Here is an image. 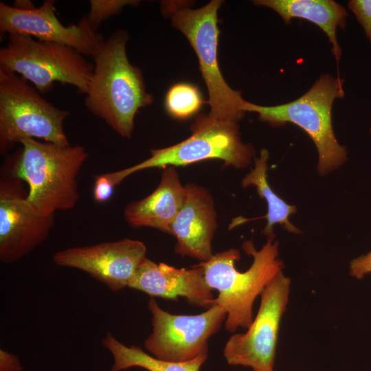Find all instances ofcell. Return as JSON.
Instances as JSON below:
<instances>
[{
	"mask_svg": "<svg viewBox=\"0 0 371 371\" xmlns=\"http://www.w3.org/2000/svg\"><path fill=\"white\" fill-rule=\"evenodd\" d=\"M126 31L118 30L103 40L91 56L93 73L85 105L122 137L130 139L136 114L153 102L141 69L128 60Z\"/></svg>",
	"mask_w": 371,
	"mask_h": 371,
	"instance_id": "6da1fadb",
	"label": "cell"
},
{
	"mask_svg": "<svg viewBox=\"0 0 371 371\" xmlns=\"http://www.w3.org/2000/svg\"><path fill=\"white\" fill-rule=\"evenodd\" d=\"M242 247L253 257L251 265L244 272L236 268L240 254L234 248L218 252L207 261L199 263L203 268L207 285L218 292L213 305L225 311V328L231 333L250 326L256 298L284 268L278 258V243L274 240V235L267 237L260 250L255 249L251 240L245 241Z\"/></svg>",
	"mask_w": 371,
	"mask_h": 371,
	"instance_id": "7a4b0ae2",
	"label": "cell"
},
{
	"mask_svg": "<svg viewBox=\"0 0 371 371\" xmlns=\"http://www.w3.org/2000/svg\"><path fill=\"white\" fill-rule=\"evenodd\" d=\"M20 144L12 175L27 183V201L45 216L74 209L80 198L77 177L88 158L85 148L32 138Z\"/></svg>",
	"mask_w": 371,
	"mask_h": 371,
	"instance_id": "3957f363",
	"label": "cell"
},
{
	"mask_svg": "<svg viewBox=\"0 0 371 371\" xmlns=\"http://www.w3.org/2000/svg\"><path fill=\"white\" fill-rule=\"evenodd\" d=\"M222 3L212 0L201 8L192 9L187 2L164 1L161 12L170 17L172 26L183 34L196 53L208 91V114L219 120L238 123L245 113L243 108L246 100L240 91L234 90L226 82L218 60V10Z\"/></svg>",
	"mask_w": 371,
	"mask_h": 371,
	"instance_id": "277c9868",
	"label": "cell"
},
{
	"mask_svg": "<svg viewBox=\"0 0 371 371\" xmlns=\"http://www.w3.org/2000/svg\"><path fill=\"white\" fill-rule=\"evenodd\" d=\"M344 80L322 74L311 88L297 99L276 106H261L245 101L243 110L258 114L259 119L275 126L293 123L306 132L318 152L317 170L326 175L347 158L344 146L335 138L332 126V106L343 98Z\"/></svg>",
	"mask_w": 371,
	"mask_h": 371,
	"instance_id": "5b68a950",
	"label": "cell"
},
{
	"mask_svg": "<svg viewBox=\"0 0 371 371\" xmlns=\"http://www.w3.org/2000/svg\"><path fill=\"white\" fill-rule=\"evenodd\" d=\"M20 75L0 69V152L27 138L71 145L63 128L70 112L62 110Z\"/></svg>",
	"mask_w": 371,
	"mask_h": 371,
	"instance_id": "8992f818",
	"label": "cell"
},
{
	"mask_svg": "<svg viewBox=\"0 0 371 371\" xmlns=\"http://www.w3.org/2000/svg\"><path fill=\"white\" fill-rule=\"evenodd\" d=\"M0 69L20 75L41 93L50 91L59 82L85 94L94 65L69 46L10 34L0 48Z\"/></svg>",
	"mask_w": 371,
	"mask_h": 371,
	"instance_id": "52a82bcc",
	"label": "cell"
},
{
	"mask_svg": "<svg viewBox=\"0 0 371 371\" xmlns=\"http://www.w3.org/2000/svg\"><path fill=\"white\" fill-rule=\"evenodd\" d=\"M190 129L192 134L187 139L168 147L152 149L148 159L121 170L124 178L145 169L184 166L207 159H220L224 166L236 168H245L251 163L254 149L243 142L237 122L201 114Z\"/></svg>",
	"mask_w": 371,
	"mask_h": 371,
	"instance_id": "ba28073f",
	"label": "cell"
},
{
	"mask_svg": "<svg viewBox=\"0 0 371 371\" xmlns=\"http://www.w3.org/2000/svg\"><path fill=\"white\" fill-rule=\"evenodd\" d=\"M291 279L280 272L260 295L256 316L244 333L232 335L223 355L231 366L253 371H274L276 348L282 317L286 310Z\"/></svg>",
	"mask_w": 371,
	"mask_h": 371,
	"instance_id": "9c48e42d",
	"label": "cell"
},
{
	"mask_svg": "<svg viewBox=\"0 0 371 371\" xmlns=\"http://www.w3.org/2000/svg\"><path fill=\"white\" fill-rule=\"evenodd\" d=\"M148 308L153 330L144 346L154 357L170 362L208 355V340L220 330L227 317L216 304L198 315H175L162 309L151 297Z\"/></svg>",
	"mask_w": 371,
	"mask_h": 371,
	"instance_id": "30bf717a",
	"label": "cell"
},
{
	"mask_svg": "<svg viewBox=\"0 0 371 371\" xmlns=\"http://www.w3.org/2000/svg\"><path fill=\"white\" fill-rule=\"evenodd\" d=\"M21 181L12 175L0 183V260L5 264L32 252L54 223V215H43L27 201Z\"/></svg>",
	"mask_w": 371,
	"mask_h": 371,
	"instance_id": "8fae6325",
	"label": "cell"
},
{
	"mask_svg": "<svg viewBox=\"0 0 371 371\" xmlns=\"http://www.w3.org/2000/svg\"><path fill=\"white\" fill-rule=\"evenodd\" d=\"M2 34H25L38 41L72 47L92 56L104 38L90 27L85 16L77 24L65 25L56 15L55 1L45 0L38 8L19 9L0 2Z\"/></svg>",
	"mask_w": 371,
	"mask_h": 371,
	"instance_id": "7c38bea8",
	"label": "cell"
},
{
	"mask_svg": "<svg viewBox=\"0 0 371 371\" xmlns=\"http://www.w3.org/2000/svg\"><path fill=\"white\" fill-rule=\"evenodd\" d=\"M146 255V247L142 242L124 238L67 248L57 251L52 259L58 266L87 273L115 292L128 286Z\"/></svg>",
	"mask_w": 371,
	"mask_h": 371,
	"instance_id": "4fadbf2b",
	"label": "cell"
},
{
	"mask_svg": "<svg viewBox=\"0 0 371 371\" xmlns=\"http://www.w3.org/2000/svg\"><path fill=\"white\" fill-rule=\"evenodd\" d=\"M187 196L170 228L177 240L174 251L205 262L214 255L212 241L217 228L216 213L212 195L205 188L186 185Z\"/></svg>",
	"mask_w": 371,
	"mask_h": 371,
	"instance_id": "5bb4252c",
	"label": "cell"
},
{
	"mask_svg": "<svg viewBox=\"0 0 371 371\" xmlns=\"http://www.w3.org/2000/svg\"><path fill=\"white\" fill-rule=\"evenodd\" d=\"M128 286L151 297L177 300L183 297L189 303L201 307L211 306L215 298L205 281L203 268L199 264L190 269H178L164 262L157 264L146 258Z\"/></svg>",
	"mask_w": 371,
	"mask_h": 371,
	"instance_id": "9a60e30c",
	"label": "cell"
},
{
	"mask_svg": "<svg viewBox=\"0 0 371 371\" xmlns=\"http://www.w3.org/2000/svg\"><path fill=\"white\" fill-rule=\"evenodd\" d=\"M186 196V186L182 184L175 168L165 167L155 190L144 199L126 206L124 218L133 227H148L169 233L171 224Z\"/></svg>",
	"mask_w": 371,
	"mask_h": 371,
	"instance_id": "2e32d148",
	"label": "cell"
},
{
	"mask_svg": "<svg viewBox=\"0 0 371 371\" xmlns=\"http://www.w3.org/2000/svg\"><path fill=\"white\" fill-rule=\"evenodd\" d=\"M253 3L273 10L286 25L294 18H300L319 27L333 45L331 51L338 65L341 49L336 31L337 27L345 28L348 16L341 5L333 0H256Z\"/></svg>",
	"mask_w": 371,
	"mask_h": 371,
	"instance_id": "e0dca14e",
	"label": "cell"
},
{
	"mask_svg": "<svg viewBox=\"0 0 371 371\" xmlns=\"http://www.w3.org/2000/svg\"><path fill=\"white\" fill-rule=\"evenodd\" d=\"M102 344L112 354L111 371H122L138 367L148 371H199L208 355L186 362H170L157 359L137 346H127L107 332Z\"/></svg>",
	"mask_w": 371,
	"mask_h": 371,
	"instance_id": "ac0fdd59",
	"label": "cell"
},
{
	"mask_svg": "<svg viewBox=\"0 0 371 371\" xmlns=\"http://www.w3.org/2000/svg\"><path fill=\"white\" fill-rule=\"evenodd\" d=\"M269 152L266 149L260 151L259 158L255 159V166L242 180V186H254L259 196L265 199L267 203V213L262 218L267 219V225L262 233L267 237L273 235V226L280 224L289 232L301 233L289 221V216L294 214L297 209L294 205H288L280 199L271 188L267 179V159Z\"/></svg>",
	"mask_w": 371,
	"mask_h": 371,
	"instance_id": "d6986e66",
	"label": "cell"
},
{
	"mask_svg": "<svg viewBox=\"0 0 371 371\" xmlns=\"http://www.w3.org/2000/svg\"><path fill=\"white\" fill-rule=\"evenodd\" d=\"M205 102L196 86L180 82L173 85L167 91L164 106L170 116L181 120L196 114Z\"/></svg>",
	"mask_w": 371,
	"mask_h": 371,
	"instance_id": "ffe728a7",
	"label": "cell"
},
{
	"mask_svg": "<svg viewBox=\"0 0 371 371\" xmlns=\"http://www.w3.org/2000/svg\"><path fill=\"white\" fill-rule=\"evenodd\" d=\"M139 2L137 0H91L90 10L86 17L91 29L97 32L102 22L121 13L125 6H136Z\"/></svg>",
	"mask_w": 371,
	"mask_h": 371,
	"instance_id": "44dd1931",
	"label": "cell"
},
{
	"mask_svg": "<svg viewBox=\"0 0 371 371\" xmlns=\"http://www.w3.org/2000/svg\"><path fill=\"white\" fill-rule=\"evenodd\" d=\"M120 183L116 171L96 175L93 189L95 201L99 203L107 202L113 196L115 186Z\"/></svg>",
	"mask_w": 371,
	"mask_h": 371,
	"instance_id": "7402d4cb",
	"label": "cell"
},
{
	"mask_svg": "<svg viewBox=\"0 0 371 371\" xmlns=\"http://www.w3.org/2000/svg\"><path fill=\"white\" fill-rule=\"evenodd\" d=\"M348 8L355 15L371 42V0H350Z\"/></svg>",
	"mask_w": 371,
	"mask_h": 371,
	"instance_id": "603a6c76",
	"label": "cell"
},
{
	"mask_svg": "<svg viewBox=\"0 0 371 371\" xmlns=\"http://www.w3.org/2000/svg\"><path fill=\"white\" fill-rule=\"evenodd\" d=\"M368 273H371V251L352 260L350 265V275L352 277L361 279Z\"/></svg>",
	"mask_w": 371,
	"mask_h": 371,
	"instance_id": "cb8c5ba5",
	"label": "cell"
},
{
	"mask_svg": "<svg viewBox=\"0 0 371 371\" xmlns=\"http://www.w3.org/2000/svg\"><path fill=\"white\" fill-rule=\"evenodd\" d=\"M19 358L4 350H0V371H21Z\"/></svg>",
	"mask_w": 371,
	"mask_h": 371,
	"instance_id": "d4e9b609",
	"label": "cell"
},
{
	"mask_svg": "<svg viewBox=\"0 0 371 371\" xmlns=\"http://www.w3.org/2000/svg\"><path fill=\"white\" fill-rule=\"evenodd\" d=\"M14 7L19 9L26 10V9H31L34 8V5H33L32 2L31 1H15Z\"/></svg>",
	"mask_w": 371,
	"mask_h": 371,
	"instance_id": "484cf974",
	"label": "cell"
}]
</instances>
